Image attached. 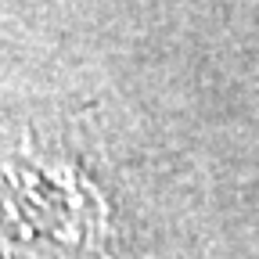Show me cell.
<instances>
[{
    "label": "cell",
    "instance_id": "cell-1",
    "mask_svg": "<svg viewBox=\"0 0 259 259\" xmlns=\"http://www.w3.org/2000/svg\"><path fill=\"white\" fill-rule=\"evenodd\" d=\"M4 259H112L108 202L76 166L15 151L0 162Z\"/></svg>",
    "mask_w": 259,
    "mask_h": 259
}]
</instances>
